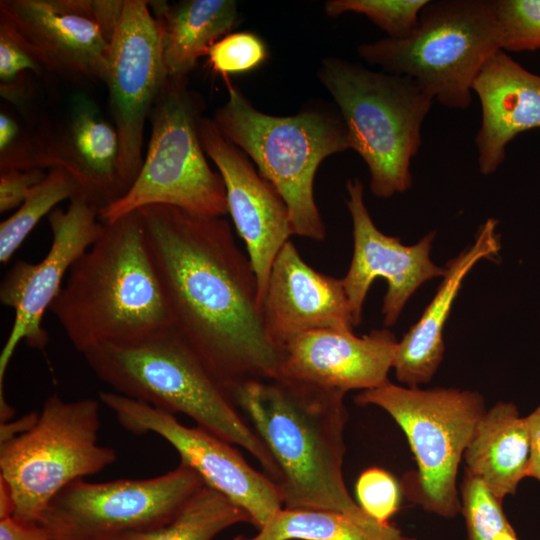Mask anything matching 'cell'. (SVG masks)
Masks as SVG:
<instances>
[{
    "label": "cell",
    "mask_w": 540,
    "mask_h": 540,
    "mask_svg": "<svg viewBox=\"0 0 540 540\" xmlns=\"http://www.w3.org/2000/svg\"><path fill=\"white\" fill-rule=\"evenodd\" d=\"M138 212L172 327L212 376L230 396L277 378L282 351L265 331L257 278L229 222L168 205Z\"/></svg>",
    "instance_id": "cell-1"
},
{
    "label": "cell",
    "mask_w": 540,
    "mask_h": 540,
    "mask_svg": "<svg viewBox=\"0 0 540 540\" xmlns=\"http://www.w3.org/2000/svg\"><path fill=\"white\" fill-rule=\"evenodd\" d=\"M345 395L281 377L249 381L231 393L278 467L283 508L375 520L350 496L343 477Z\"/></svg>",
    "instance_id": "cell-2"
},
{
    "label": "cell",
    "mask_w": 540,
    "mask_h": 540,
    "mask_svg": "<svg viewBox=\"0 0 540 540\" xmlns=\"http://www.w3.org/2000/svg\"><path fill=\"white\" fill-rule=\"evenodd\" d=\"M103 223L101 235L73 264L49 309L80 353L172 327L139 212Z\"/></svg>",
    "instance_id": "cell-3"
},
{
    "label": "cell",
    "mask_w": 540,
    "mask_h": 540,
    "mask_svg": "<svg viewBox=\"0 0 540 540\" xmlns=\"http://www.w3.org/2000/svg\"><path fill=\"white\" fill-rule=\"evenodd\" d=\"M82 354L116 393L190 417L197 426L244 448L278 483V467L264 443L173 327L132 342L99 344Z\"/></svg>",
    "instance_id": "cell-4"
},
{
    "label": "cell",
    "mask_w": 540,
    "mask_h": 540,
    "mask_svg": "<svg viewBox=\"0 0 540 540\" xmlns=\"http://www.w3.org/2000/svg\"><path fill=\"white\" fill-rule=\"evenodd\" d=\"M227 100L212 117L220 133L252 160L287 206L292 235L314 241L326 228L314 198V179L327 157L350 149L337 110L310 103L298 113L277 116L253 106L229 76H222Z\"/></svg>",
    "instance_id": "cell-5"
},
{
    "label": "cell",
    "mask_w": 540,
    "mask_h": 540,
    "mask_svg": "<svg viewBox=\"0 0 540 540\" xmlns=\"http://www.w3.org/2000/svg\"><path fill=\"white\" fill-rule=\"evenodd\" d=\"M317 77L343 119L350 149L368 167L372 194L390 198L408 190L434 99L411 78L338 57L323 58Z\"/></svg>",
    "instance_id": "cell-6"
},
{
    "label": "cell",
    "mask_w": 540,
    "mask_h": 540,
    "mask_svg": "<svg viewBox=\"0 0 540 540\" xmlns=\"http://www.w3.org/2000/svg\"><path fill=\"white\" fill-rule=\"evenodd\" d=\"M500 49L495 0H429L408 36L362 43L357 54L381 71L413 79L443 107L465 110L477 74Z\"/></svg>",
    "instance_id": "cell-7"
},
{
    "label": "cell",
    "mask_w": 540,
    "mask_h": 540,
    "mask_svg": "<svg viewBox=\"0 0 540 540\" xmlns=\"http://www.w3.org/2000/svg\"><path fill=\"white\" fill-rule=\"evenodd\" d=\"M354 401L383 409L404 432L416 469L403 476L402 494L444 518L461 513L458 469L486 411L482 394L458 388H411L388 381L361 391Z\"/></svg>",
    "instance_id": "cell-8"
},
{
    "label": "cell",
    "mask_w": 540,
    "mask_h": 540,
    "mask_svg": "<svg viewBox=\"0 0 540 540\" xmlns=\"http://www.w3.org/2000/svg\"><path fill=\"white\" fill-rule=\"evenodd\" d=\"M204 108L188 77H168L149 116L151 137L140 172L119 200L99 212L102 222L150 205L204 216L228 213L223 179L211 169L199 137Z\"/></svg>",
    "instance_id": "cell-9"
},
{
    "label": "cell",
    "mask_w": 540,
    "mask_h": 540,
    "mask_svg": "<svg viewBox=\"0 0 540 540\" xmlns=\"http://www.w3.org/2000/svg\"><path fill=\"white\" fill-rule=\"evenodd\" d=\"M99 403L48 397L34 426L0 443V478L12 494L14 515L38 523L48 503L68 484L96 474L117 460L98 444Z\"/></svg>",
    "instance_id": "cell-10"
},
{
    "label": "cell",
    "mask_w": 540,
    "mask_h": 540,
    "mask_svg": "<svg viewBox=\"0 0 540 540\" xmlns=\"http://www.w3.org/2000/svg\"><path fill=\"white\" fill-rule=\"evenodd\" d=\"M205 484L180 462L153 478L103 483L76 480L46 506L39 521L51 540H105L170 522Z\"/></svg>",
    "instance_id": "cell-11"
},
{
    "label": "cell",
    "mask_w": 540,
    "mask_h": 540,
    "mask_svg": "<svg viewBox=\"0 0 540 540\" xmlns=\"http://www.w3.org/2000/svg\"><path fill=\"white\" fill-rule=\"evenodd\" d=\"M99 398L133 434L155 433L178 452L181 462L205 484L243 509L258 530L283 508L278 484L251 467L237 449L206 429L187 427L175 415L116 392Z\"/></svg>",
    "instance_id": "cell-12"
},
{
    "label": "cell",
    "mask_w": 540,
    "mask_h": 540,
    "mask_svg": "<svg viewBox=\"0 0 540 540\" xmlns=\"http://www.w3.org/2000/svg\"><path fill=\"white\" fill-rule=\"evenodd\" d=\"M168 77L148 1L125 0L109 42L104 82L119 138L118 173L126 192L142 167L145 123Z\"/></svg>",
    "instance_id": "cell-13"
},
{
    "label": "cell",
    "mask_w": 540,
    "mask_h": 540,
    "mask_svg": "<svg viewBox=\"0 0 540 540\" xmlns=\"http://www.w3.org/2000/svg\"><path fill=\"white\" fill-rule=\"evenodd\" d=\"M51 246L38 263L16 262L0 286V301L15 311V318L0 355V390L11 357L21 341L35 349L48 342L43 317L58 296L76 260L98 239L104 223L99 210L81 196L70 200L66 210L48 215Z\"/></svg>",
    "instance_id": "cell-14"
},
{
    "label": "cell",
    "mask_w": 540,
    "mask_h": 540,
    "mask_svg": "<svg viewBox=\"0 0 540 540\" xmlns=\"http://www.w3.org/2000/svg\"><path fill=\"white\" fill-rule=\"evenodd\" d=\"M346 204L353 224L354 250L347 274L342 278L356 326L362 319L369 288L377 278L387 281L382 314L386 327L394 326L406 303L428 280L443 277L445 268L434 264L430 250L435 237L432 231L413 245L382 233L374 224L364 201L360 179L346 182Z\"/></svg>",
    "instance_id": "cell-15"
},
{
    "label": "cell",
    "mask_w": 540,
    "mask_h": 540,
    "mask_svg": "<svg viewBox=\"0 0 540 540\" xmlns=\"http://www.w3.org/2000/svg\"><path fill=\"white\" fill-rule=\"evenodd\" d=\"M0 32L43 70L105 79L109 39L93 18L88 0H1Z\"/></svg>",
    "instance_id": "cell-16"
},
{
    "label": "cell",
    "mask_w": 540,
    "mask_h": 540,
    "mask_svg": "<svg viewBox=\"0 0 540 540\" xmlns=\"http://www.w3.org/2000/svg\"><path fill=\"white\" fill-rule=\"evenodd\" d=\"M199 137L223 179L228 213L257 278L260 307L273 262L292 235L287 206L248 155L220 133L212 118H201Z\"/></svg>",
    "instance_id": "cell-17"
},
{
    "label": "cell",
    "mask_w": 540,
    "mask_h": 540,
    "mask_svg": "<svg viewBox=\"0 0 540 540\" xmlns=\"http://www.w3.org/2000/svg\"><path fill=\"white\" fill-rule=\"evenodd\" d=\"M397 343L388 329L361 337L346 330L309 331L282 350L278 377L344 394L374 389L389 381Z\"/></svg>",
    "instance_id": "cell-18"
},
{
    "label": "cell",
    "mask_w": 540,
    "mask_h": 540,
    "mask_svg": "<svg viewBox=\"0 0 540 540\" xmlns=\"http://www.w3.org/2000/svg\"><path fill=\"white\" fill-rule=\"evenodd\" d=\"M260 311L269 339L281 351L309 331L356 327L342 278L314 270L290 241L273 262Z\"/></svg>",
    "instance_id": "cell-19"
},
{
    "label": "cell",
    "mask_w": 540,
    "mask_h": 540,
    "mask_svg": "<svg viewBox=\"0 0 540 540\" xmlns=\"http://www.w3.org/2000/svg\"><path fill=\"white\" fill-rule=\"evenodd\" d=\"M35 146L34 169H65L78 182L79 196L99 212L126 193L118 173L115 126L85 94L73 97L60 129L35 138Z\"/></svg>",
    "instance_id": "cell-20"
},
{
    "label": "cell",
    "mask_w": 540,
    "mask_h": 540,
    "mask_svg": "<svg viewBox=\"0 0 540 540\" xmlns=\"http://www.w3.org/2000/svg\"><path fill=\"white\" fill-rule=\"evenodd\" d=\"M472 92L478 96L482 110L474 140L478 168L488 176L504 162L507 145L517 135L540 128V75L500 49L480 69Z\"/></svg>",
    "instance_id": "cell-21"
},
{
    "label": "cell",
    "mask_w": 540,
    "mask_h": 540,
    "mask_svg": "<svg viewBox=\"0 0 540 540\" xmlns=\"http://www.w3.org/2000/svg\"><path fill=\"white\" fill-rule=\"evenodd\" d=\"M498 221L487 219L473 244L445 265V274L421 317L398 341L393 369L406 387H419L432 380L444 356V326L466 275L481 259L497 255L500 238Z\"/></svg>",
    "instance_id": "cell-22"
},
{
    "label": "cell",
    "mask_w": 540,
    "mask_h": 540,
    "mask_svg": "<svg viewBox=\"0 0 540 540\" xmlns=\"http://www.w3.org/2000/svg\"><path fill=\"white\" fill-rule=\"evenodd\" d=\"M531 444L525 416L499 401L477 423L463 455L465 472L479 479L500 501L516 493L528 476Z\"/></svg>",
    "instance_id": "cell-23"
},
{
    "label": "cell",
    "mask_w": 540,
    "mask_h": 540,
    "mask_svg": "<svg viewBox=\"0 0 540 540\" xmlns=\"http://www.w3.org/2000/svg\"><path fill=\"white\" fill-rule=\"evenodd\" d=\"M169 77L185 78L210 47L237 24L234 0L148 1Z\"/></svg>",
    "instance_id": "cell-24"
},
{
    "label": "cell",
    "mask_w": 540,
    "mask_h": 540,
    "mask_svg": "<svg viewBox=\"0 0 540 540\" xmlns=\"http://www.w3.org/2000/svg\"><path fill=\"white\" fill-rule=\"evenodd\" d=\"M401 534L389 522L360 521L331 510L282 508L257 535L234 540H396Z\"/></svg>",
    "instance_id": "cell-25"
},
{
    "label": "cell",
    "mask_w": 540,
    "mask_h": 540,
    "mask_svg": "<svg viewBox=\"0 0 540 540\" xmlns=\"http://www.w3.org/2000/svg\"><path fill=\"white\" fill-rule=\"evenodd\" d=\"M241 522L250 523V516L223 494L204 485L167 524L105 540H212Z\"/></svg>",
    "instance_id": "cell-26"
},
{
    "label": "cell",
    "mask_w": 540,
    "mask_h": 540,
    "mask_svg": "<svg viewBox=\"0 0 540 540\" xmlns=\"http://www.w3.org/2000/svg\"><path fill=\"white\" fill-rule=\"evenodd\" d=\"M80 187L63 168H51L17 211L0 224V262L7 263L39 221L60 202L76 197Z\"/></svg>",
    "instance_id": "cell-27"
},
{
    "label": "cell",
    "mask_w": 540,
    "mask_h": 540,
    "mask_svg": "<svg viewBox=\"0 0 540 540\" xmlns=\"http://www.w3.org/2000/svg\"><path fill=\"white\" fill-rule=\"evenodd\" d=\"M429 0H328L324 12L329 17L355 13L367 17L388 38L408 36Z\"/></svg>",
    "instance_id": "cell-28"
},
{
    "label": "cell",
    "mask_w": 540,
    "mask_h": 540,
    "mask_svg": "<svg viewBox=\"0 0 540 540\" xmlns=\"http://www.w3.org/2000/svg\"><path fill=\"white\" fill-rule=\"evenodd\" d=\"M459 494L467 540H494L500 532L513 529L503 510V501L476 477L465 472Z\"/></svg>",
    "instance_id": "cell-29"
},
{
    "label": "cell",
    "mask_w": 540,
    "mask_h": 540,
    "mask_svg": "<svg viewBox=\"0 0 540 540\" xmlns=\"http://www.w3.org/2000/svg\"><path fill=\"white\" fill-rule=\"evenodd\" d=\"M495 9L502 50H540V0H495Z\"/></svg>",
    "instance_id": "cell-30"
},
{
    "label": "cell",
    "mask_w": 540,
    "mask_h": 540,
    "mask_svg": "<svg viewBox=\"0 0 540 540\" xmlns=\"http://www.w3.org/2000/svg\"><path fill=\"white\" fill-rule=\"evenodd\" d=\"M269 55L266 42L251 31L229 33L216 41L207 53L211 69L221 76L253 71L261 67Z\"/></svg>",
    "instance_id": "cell-31"
},
{
    "label": "cell",
    "mask_w": 540,
    "mask_h": 540,
    "mask_svg": "<svg viewBox=\"0 0 540 540\" xmlns=\"http://www.w3.org/2000/svg\"><path fill=\"white\" fill-rule=\"evenodd\" d=\"M360 508L380 523H388L399 510L401 485L388 471L371 467L364 470L355 484Z\"/></svg>",
    "instance_id": "cell-32"
},
{
    "label": "cell",
    "mask_w": 540,
    "mask_h": 540,
    "mask_svg": "<svg viewBox=\"0 0 540 540\" xmlns=\"http://www.w3.org/2000/svg\"><path fill=\"white\" fill-rule=\"evenodd\" d=\"M46 174L42 169L0 171V212L19 207Z\"/></svg>",
    "instance_id": "cell-33"
},
{
    "label": "cell",
    "mask_w": 540,
    "mask_h": 540,
    "mask_svg": "<svg viewBox=\"0 0 540 540\" xmlns=\"http://www.w3.org/2000/svg\"><path fill=\"white\" fill-rule=\"evenodd\" d=\"M26 71L35 74L43 72L42 67L5 33L0 32V80L1 83L14 82Z\"/></svg>",
    "instance_id": "cell-34"
},
{
    "label": "cell",
    "mask_w": 540,
    "mask_h": 540,
    "mask_svg": "<svg viewBox=\"0 0 540 540\" xmlns=\"http://www.w3.org/2000/svg\"><path fill=\"white\" fill-rule=\"evenodd\" d=\"M0 540H51L37 523L22 521L15 516L0 519Z\"/></svg>",
    "instance_id": "cell-35"
},
{
    "label": "cell",
    "mask_w": 540,
    "mask_h": 540,
    "mask_svg": "<svg viewBox=\"0 0 540 540\" xmlns=\"http://www.w3.org/2000/svg\"><path fill=\"white\" fill-rule=\"evenodd\" d=\"M525 418L531 444V455L527 477L534 478L540 483V403L529 415L525 416Z\"/></svg>",
    "instance_id": "cell-36"
},
{
    "label": "cell",
    "mask_w": 540,
    "mask_h": 540,
    "mask_svg": "<svg viewBox=\"0 0 540 540\" xmlns=\"http://www.w3.org/2000/svg\"><path fill=\"white\" fill-rule=\"evenodd\" d=\"M39 413H30L12 423L3 422L0 427V443L10 440L30 430L38 419Z\"/></svg>",
    "instance_id": "cell-37"
},
{
    "label": "cell",
    "mask_w": 540,
    "mask_h": 540,
    "mask_svg": "<svg viewBox=\"0 0 540 540\" xmlns=\"http://www.w3.org/2000/svg\"><path fill=\"white\" fill-rule=\"evenodd\" d=\"M14 501L7 483L0 478V519L14 515Z\"/></svg>",
    "instance_id": "cell-38"
},
{
    "label": "cell",
    "mask_w": 540,
    "mask_h": 540,
    "mask_svg": "<svg viewBox=\"0 0 540 540\" xmlns=\"http://www.w3.org/2000/svg\"><path fill=\"white\" fill-rule=\"evenodd\" d=\"M494 540H518L514 529L505 530L497 534Z\"/></svg>",
    "instance_id": "cell-39"
},
{
    "label": "cell",
    "mask_w": 540,
    "mask_h": 540,
    "mask_svg": "<svg viewBox=\"0 0 540 540\" xmlns=\"http://www.w3.org/2000/svg\"><path fill=\"white\" fill-rule=\"evenodd\" d=\"M396 540H417V539L412 538V537H408V536H404L403 534H401L400 536L397 537Z\"/></svg>",
    "instance_id": "cell-40"
}]
</instances>
